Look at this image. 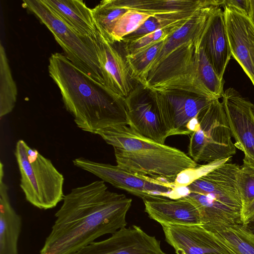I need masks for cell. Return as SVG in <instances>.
<instances>
[{"label":"cell","instance_id":"obj_1","mask_svg":"<svg viewBox=\"0 0 254 254\" xmlns=\"http://www.w3.org/2000/svg\"><path fill=\"white\" fill-rule=\"evenodd\" d=\"M40 254H73L126 227L132 199L112 192L103 181L72 189L64 196Z\"/></svg>","mask_w":254,"mask_h":254},{"label":"cell","instance_id":"obj_2","mask_svg":"<svg viewBox=\"0 0 254 254\" xmlns=\"http://www.w3.org/2000/svg\"><path fill=\"white\" fill-rule=\"evenodd\" d=\"M48 70L79 128L96 134L109 127L129 126L125 98L85 74L64 55L52 54Z\"/></svg>","mask_w":254,"mask_h":254},{"label":"cell","instance_id":"obj_3","mask_svg":"<svg viewBox=\"0 0 254 254\" xmlns=\"http://www.w3.org/2000/svg\"><path fill=\"white\" fill-rule=\"evenodd\" d=\"M114 149L117 165L129 172L174 182L184 171L197 164L182 151L147 139L127 125L98 131Z\"/></svg>","mask_w":254,"mask_h":254},{"label":"cell","instance_id":"obj_4","mask_svg":"<svg viewBox=\"0 0 254 254\" xmlns=\"http://www.w3.org/2000/svg\"><path fill=\"white\" fill-rule=\"evenodd\" d=\"M20 174V187L25 198L40 209L56 207L64 197V177L52 161L22 139L15 152Z\"/></svg>","mask_w":254,"mask_h":254},{"label":"cell","instance_id":"obj_5","mask_svg":"<svg viewBox=\"0 0 254 254\" xmlns=\"http://www.w3.org/2000/svg\"><path fill=\"white\" fill-rule=\"evenodd\" d=\"M22 1V6L51 31L67 59L85 74L104 85L98 57V41L77 32L61 19L43 0Z\"/></svg>","mask_w":254,"mask_h":254},{"label":"cell","instance_id":"obj_6","mask_svg":"<svg viewBox=\"0 0 254 254\" xmlns=\"http://www.w3.org/2000/svg\"><path fill=\"white\" fill-rule=\"evenodd\" d=\"M197 120L188 147L189 156L196 163L231 158L236 154L225 112L219 99L214 100L201 111Z\"/></svg>","mask_w":254,"mask_h":254},{"label":"cell","instance_id":"obj_7","mask_svg":"<svg viewBox=\"0 0 254 254\" xmlns=\"http://www.w3.org/2000/svg\"><path fill=\"white\" fill-rule=\"evenodd\" d=\"M74 166L90 172L118 189L141 198L142 200L164 197L178 199L185 196L188 191H181L174 182L132 173L118 165L94 162L83 157L73 160Z\"/></svg>","mask_w":254,"mask_h":254},{"label":"cell","instance_id":"obj_8","mask_svg":"<svg viewBox=\"0 0 254 254\" xmlns=\"http://www.w3.org/2000/svg\"><path fill=\"white\" fill-rule=\"evenodd\" d=\"M152 90L169 136L190 134L196 128L198 114L215 100L182 90Z\"/></svg>","mask_w":254,"mask_h":254},{"label":"cell","instance_id":"obj_9","mask_svg":"<svg viewBox=\"0 0 254 254\" xmlns=\"http://www.w3.org/2000/svg\"><path fill=\"white\" fill-rule=\"evenodd\" d=\"M125 102L129 126L142 136L164 144L169 133L152 89L136 83Z\"/></svg>","mask_w":254,"mask_h":254},{"label":"cell","instance_id":"obj_10","mask_svg":"<svg viewBox=\"0 0 254 254\" xmlns=\"http://www.w3.org/2000/svg\"><path fill=\"white\" fill-rule=\"evenodd\" d=\"M73 254H168L160 241L133 225L117 231L107 239L94 242Z\"/></svg>","mask_w":254,"mask_h":254},{"label":"cell","instance_id":"obj_11","mask_svg":"<svg viewBox=\"0 0 254 254\" xmlns=\"http://www.w3.org/2000/svg\"><path fill=\"white\" fill-rule=\"evenodd\" d=\"M222 98L235 147L254 160V105L233 88L226 89Z\"/></svg>","mask_w":254,"mask_h":254},{"label":"cell","instance_id":"obj_12","mask_svg":"<svg viewBox=\"0 0 254 254\" xmlns=\"http://www.w3.org/2000/svg\"><path fill=\"white\" fill-rule=\"evenodd\" d=\"M240 166L227 162L196 179L186 188L189 192L202 194L242 209L238 177Z\"/></svg>","mask_w":254,"mask_h":254},{"label":"cell","instance_id":"obj_13","mask_svg":"<svg viewBox=\"0 0 254 254\" xmlns=\"http://www.w3.org/2000/svg\"><path fill=\"white\" fill-rule=\"evenodd\" d=\"M166 242L177 254H230L227 248L201 225L162 226Z\"/></svg>","mask_w":254,"mask_h":254},{"label":"cell","instance_id":"obj_14","mask_svg":"<svg viewBox=\"0 0 254 254\" xmlns=\"http://www.w3.org/2000/svg\"><path fill=\"white\" fill-rule=\"evenodd\" d=\"M224 9L232 56L254 86V24L243 14L226 7Z\"/></svg>","mask_w":254,"mask_h":254},{"label":"cell","instance_id":"obj_15","mask_svg":"<svg viewBox=\"0 0 254 254\" xmlns=\"http://www.w3.org/2000/svg\"><path fill=\"white\" fill-rule=\"evenodd\" d=\"M200 45L218 76L223 79L232 56L224 11L215 9L209 16L200 37Z\"/></svg>","mask_w":254,"mask_h":254},{"label":"cell","instance_id":"obj_16","mask_svg":"<svg viewBox=\"0 0 254 254\" xmlns=\"http://www.w3.org/2000/svg\"><path fill=\"white\" fill-rule=\"evenodd\" d=\"M113 45L100 35L98 46L100 67L104 85L126 98L133 90L136 82L131 76L125 56Z\"/></svg>","mask_w":254,"mask_h":254},{"label":"cell","instance_id":"obj_17","mask_svg":"<svg viewBox=\"0 0 254 254\" xmlns=\"http://www.w3.org/2000/svg\"><path fill=\"white\" fill-rule=\"evenodd\" d=\"M145 211L149 217L162 226L173 225H202L196 207L183 197L171 199L156 197L143 200Z\"/></svg>","mask_w":254,"mask_h":254},{"label":"cell","instance_id":"obj_18","mask_svg":"<svg viewBox=\"0 0 254 254\" xmlns=\"http://www.w3.org/2000/svg\"><path fill=\"white\" fill-rule=\"evenodd\" d=\"M3 178V165L0 162V254H19L18 242L21 230L22 219L10 203L8 188Z\"/></svg>","mask_w":254,"mask_h":254},{"label":"cell","instance_id":"obj_19","mask_svg":"<svg viewBox=\"0 0 254 254\" xmlns=\"http://www.w3.org/2000/svg\"><path fill=\"white\" fill-rule=\"evenodd\" d=\"M63 21L83 36L98 41L100 35L92 9L81 0H43Z\"/></svg>","mask_w":254,"mask_h":254},{"label":"cell","instance_id":"obj_20","mask_svg":"<svg viewBox=\"0 0 254 254\" xmlns=\"http://www.w3.org/2000/svg\"><path fill=\"white\" fill-rule=\"evenodd\" d=\"M116 2L131 9L163 14L211 6L220 7L223 0H116Z\"/></svg>","mask_w":254,"mask_h":254},{"label":"cell","instance_id":"obj_21","mask_svg":"<svg viewBox=\"0 0 254 254\" xmlns=\"http://www.w3.org/2000/svg\"><path fill=\"white\" fill-rule=\"evenodd\" d=\"M202 226L218 238L230 254H254V234L243 224Z\"/></svg>","mask_w":254,"mask_h":254},{"label":"cell","instance_id":"obj_22","mask_svg":"<svg viewBox=\"0 0 254 254\" xmlns=\"http://www.w3.org/2000/svg\"><path fill=\"white\" fill-rule=\"evenodd\" d=\"M165 40L151 44L134 54L125 56L131 76L136 83L144 84L147 73Z\"/></svg>","mask_w":254,"mask_h":254},{"label":"cell","instance_id":"obj_23","mask_svg":"<svg viewBox=\"0 0 254 254\" xmlns=\"http://www.w3.org/2000/svg\"><path fill=\"white\" fill-rule=\"evenodd\" d=\"M200 9L201 8L169 14H154L149 17L136 30L124 37L121 42L132 41L158 30L183 22Z\"/></svg>","mask_w":254,"mask_h":254},{"label":"cell","instance_id":"obj_24","mask_svg":"<svg viewBox=\"0 0 254 254\" xmlns=\"http://www.w3.org/2000/svg\"><path fill=\"white\" fill-rule=\"evenodd\" d=\"M129 9L118 5L116 0L101 1L92 9L96 27L105 40L108 41L116 23Z\"/></svg>","mask_w":254,"mask_h":254},{"label":"cell","instance_id":"obj_25","mask_svg":"<svg viewBox=\"0 0 254 254\" xmlns=\"http://www.w3.org/2000/svg\"><path fill=\"white\" fill-rule=\"evenodd\" d=\"M17 90L5 49L0 43V117L10 113L16 101Z\"/></svg>","mask_w":254,"mask_h":254},{"label":"cell","instance_id":"obj_26","mask_svg":"<svg viewBox=\"0 0 254 254\" xmlns=\"http://www.w3.org/2000/svg\"><path fill=\"white\" fill-rule=\"evenodd\" d=\"M154 14H155L130 9L116 23L107 41L112 44L121 42L124 37L136 30Z\"/></svg>","mask_w":254,"mask_h":254},{"label":"cell","instance_id":"obj_27","mask_svg":"<svg viewBox=\"0 0 254 254\" xmlns=\"http://www.w3.org/2000/svg\"><path fill=\"white\" fill-rule=\"evenodd\" d=\"M238 182L243 207L254 199V160L251 158L244 156L238 173Z\"/></svg>","mask_w":254,"mask_h":254},{"label":"cell","instance_id":"obj_28","mask_svg":"<svg viewBox=\"0 0 254 254\" xmlns=\"http://www.w3.org/2000/svg\"><path fill=\"white\" fill-rule=\"evenodd\" d=\"M187 20L176 25L158 30L135 40L123 43L125 55L134 54L151 44L165 40Z\"/></svg>","mask_w":254,"mask_h":254},{"label":"cell","instance_id":"obj_29","mask_svg":"<svg viewBox=\"0 0 254 254\" xmlns=\"http://www.w3.org/2000/svg\"><path fill=\"white\" fill-rule=\"evenodd\" d=\"M231 159L227 158L217 160L184 171L178 175L174 182V185L177 188L186 187L196 179L217 167L230 162Z\"/></svg>","mask_w":254,"mask_h":254},{"label":"cell","instance_id":"obj_30","mask_svg":"<svg viewBox=\"0 0 254 254\" xmlns=\"http://www.w3.org/2000/svg\"><path fill=\"white\" fill-rule=\"evenodd\" d=\"M222 6L243 14L248 17L251 12V0H223Z\"/></svg>","mask_w":254,"mask_h":254},{"label":"cell","instance_id":"obj_31","mask_svg":"<svg viewBox=\"0 0 254 254\" xmlns=\"http://www.w3.org/2000/svg\"><path fill=\"white\" fill-rule=\"evenodd\" d=\"M254 220V199L247 205L243 207L241 211L242 223L246 226Z\"/></svg>","mask_w":254,"mask_h":254},{"label":"cell","instance_id":"obj_32","mask_svg":"<svg viewBox=\"0 0 254 254\" xmlns=\"http://www.w3.org/2000/svg\"><path fill=\"white\" fill-rule=\"evenodd\" d=\"M251 12L250 18L254 24V0H251Z\"/></svg>","mask_w":254,"mask_h":254},{"label":"cell","instance_id":"obj_33","mask_svg":"<svg viewBox=\"0 0 254 254\" xmlns=\"http://www.w3.org/2000/svg\"><path fill=\"white\" fill-rule=\"evenodd\" d=\"M246 226L250 231L254 234V220L249 223Z\"/></svg>","mask_w":254,"mask_h":254}]
</instances>
